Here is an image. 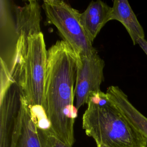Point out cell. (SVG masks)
I'll return each mask as SVG.
<instances>
[{"label": "cell", "mask_w": 147, "mask_h": 147, "mask_svg": "<svg viewBox=\"0 0 147 147\" xmlns=\"http://www.w3.org/2000/svg\"><path fill=\"white\" fill-rule=\"evenodd\" d=\"M10 147H41L36 118L24 93L21 98Z\"/></svg>", "instance_id": "ba28073f"}, {"label": "cell", "mask_w": 147, "mask_h": 147, "mask_svg": "<svg viewBox=\"0 0 147 147\" xmlns=\"http://www.w3.org/2000/svg\"><path fill=\"white\" fill-rule=\"evenodd\" d=\"M37 126L41 147H72L53 134L49 127L37 124Z\"/></svg>", "instance_id": "7c38bea8"}, {"label": "cell", "mask_w": 147, "mask_h": 147, "mask_svg": "<svg viewBox=\"0 0 147 147\" xmlns=\"http://www.w3.org/2000/svg\"><path fill=\"white\" fill-rule=\"evenodd\" d=\"M22 93L14 80H1L0 147H10Z\"/></svg>", "instance_id": "52a82bcc"}, {"label": "cell", "mask_w": 147, "mask_h": 147, "mask_svg": "<svg viewBox=\"0 0 147 147\" xmlns=\"http://www.w3.org/2000/svg\"><path fill=\"white\" fill-rule=\"evenodd\" d=\"M105 62L98 52L90 56L77 58V72L75 87V106L78 110L87 104L89 98L101 92L100 84L104 80Z\"/></svg>", "instance_id": "8992f818"}, {"label": "cell", "mask_w": 147, "mask_h": 147, "mask_svg": "<svg viewBox=\"0 0 147 147\" xmlns=\"http://www.w3.org/2000/svg\"><path fill=\"white\" fill-rule=\"evenodd\" d=\"M1 0V67L12 76L25 56L30 36L41 32V10L36 1L23 6Z\"/></svg>", "instance_id": "7a4b0ae2"}, {"label": "cell", "mask_w": 147, "mask_h": 147, "mask_svg": "<svg viewBox=\"0 0 147 147\" xmlns=\"http://www.w3.org/2000/svg\"><path fill=\"white\" fill-rule=\"evenodd\" d=\"M138 44L147 55V41L145 38H140L138 40Z\"/></svg>", "instance_id": "4fadbf2b"}, {"label": "cell", "mask_w": 147, "mask_h": 147, "mask_svg": "<svg viewBox=\"0 0 147 147\" xmlns=\"http://www.w3.org/2000/svg\"><path fill=\"white\" fill-rule=\"evenodd\" d=\"M110 20L118 21L124 26L131 38L133 45L138 44L140 38H145L144 29L127 0L113 1Z\"/></svg>", "instance_id": "8fae6325"}, {"label": "cell", "mask_w": 147, "mask_h": 147, "mask_svg": "<svg viewBox=\"0 0 147 147\" xmlns=\"http://www.w3.org/2000/svg\"><path fill=\"white\" fill-rule=\"evenodd\" d=\"M76 72L75 52L65 41H56L48 50L42 108L51 132L71 146L78 111L74 105Z\"/></svg>", "instance_id": "6da1fadb"}, {"label": "cell", "mask_w": 147, "mask_h": 147, "mask_svg": "<svg viewBox=\"0 0 147 147\" xmlns=\"http://www.w3.org/2000/svg\"><path fill=\"white\" fill-rule=\"evenodd\" d=\"M106 94L109 100L141 134L147 147V118L131 103L127 96L118 86H109Z\"/></svg>", "instance_id": "9c48e42d"}, {"label": "cell", "mask_w": 147, "mask_h": 147, "mask_svg": "<svg viewBox=\"0 0 147 147\" xmlns=\"http://www.w3.org/2000/svg\"><path fill=\"white\" fill-rule=\"evenodd\" d=\"M97 147H103V146H97Z\"/></svg>", "instance_id": "5bb4252c"}, {"label": "cell", "mask_w": 147, "mask_h": 147, "mask_svg": "<svg viewBox=\"0 0 147 147\" xmlns=\"http://www.w3.org/2000/svg\"><path fill=\"white\" fill-rule=\"evenodd\" d=\"M111 7L105 2L92 1L84 12L80 14V24L90 40H94L106 24L110 21Z\"/></svg>", "instance_id": "30bf717a"}, {"label": "cell", "mask_w": 147, "mask_h": 147, "mask_svg": "<svg viewBox=\"0 0 147 147\" xmlns=\"http://www.w3.org/2000/svg\"><path fill=\"white\" fill-rule=\"evenodd\" d=\"M83 115L82 127L97 146L146 147L137 129L102 91L92 95Z\"/></svg>", "instance_id": "3957f363"}, {"label": "cell", "mask_w": 147, "mask_h": 147, "mask_svg": "<svg viewBox=\"0 0 147 147\" xmlns=\"http://www.w3.org/2000/svg\"><path fill=\"white\" fill-rule=\"evenodd\" d=\"M42 7L48 21L74 50L77 58L97 52L80 21V13L61 0H45Z\"/></svg>", "instance_id": "5b68a950"}, {"label": "cell", "mask_w": 147, "mask_h": 147, "mask_svg": "<svg viewBox=\"0 0 147 147\" xmlns=\"http://www.w3.org/2000/svg\"><path fill=\"white\" fill-rule=\"evenodd\" d=\"M47 57L42 33L30 36L25 56L13 76L21 87L34 114H44L42 106Z\"/></svg>", "instance_id": "277c9868"}]
</instances>
